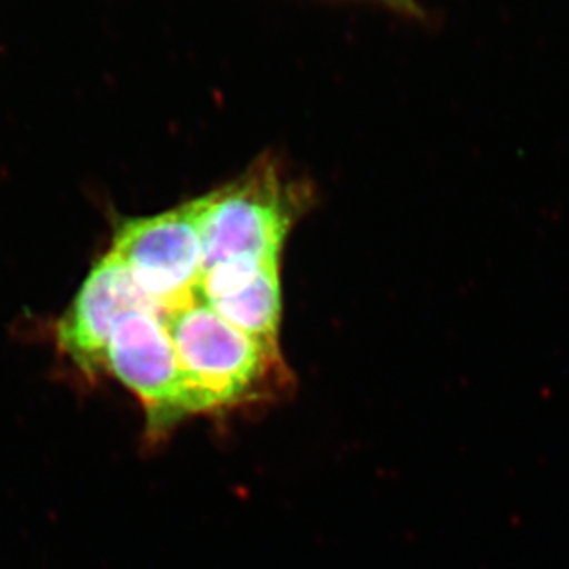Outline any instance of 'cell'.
I'll return each mask as SVG.
<instances>
[{
    "instance_id": "cell-3",
    "label": "cell",
    "mask_w": 569,
    "mask_h": 569,
    "mask_svg": "<svg viewBox=\"0 0 569 569\" xmlns=\"http://www.w3.org/2000/svg\"><path fill=\"white\" fill-rule=\"evenodd\" d=\"M111 252L164 317L198 300L203 241L198 197L148 217H116Z\"/></svg>"
},
{
    "instance_id": "cell-5",
    "label": "cell",
    "mask_w": 569,
    "mask_h": 569,
    "mask_svg": "<svg viewBox=\"0 0 569 569\" xmlns=\"http://www.w3.org/2000/svg\"><path fill=\"white\" fill-rule=\"evenodd\" d=\"M139 306L152 303L138 289L121 259L108 250L89 269L56 323L58 350L83 376H100L111 331L124 312Z\"/></svg>"
},
{
    "instance_id": "cell-2",
    "label": "cell",
    "mask_w": 569,
    "mask_h": 569,
    "mask_svg": "<svg viewBox=\"0 0 569 569\" xmlns=\"http://www.w3.org/2000/svg\"><path fill=\"white\" fill-rule=\"evenodd\" d=\"M311 191L264 153L236 180L198 197L203 269L231 259L281 261L284 241Z\"/></svg>"
},
{
    "instance_id": "cell-6",
    "label": "cell",
    "mask_w": 569,
    "mask_h": 569,
    "mask_svg": "<svg viewBox=\"0 0 569 569\" xmlns=\"http://www.w3.org/2000/svg\"><path fill=\"white\" fill-rule=\"evenodd\" d=\"M281 261L231 259L203 269L198 300L253 339L280 348Z\"/></svg>"
},
{
    "instance_id": "cell-1",
    "label": "cell",
    "mask_w": 569,
    "mask_h": 569,
    "mask_svg": "<svg viewBox=\"0 0 569 569\" xmlns=\"http://www.w3.org/2000/svg\"><path fill=\"white\" fill-rule=\"evenodd\" d=\"M167 322L194 415L256 403L283 387L280 348L226 322L203 301L170 312Z\"/></svg>"
},
{
    "instance_id": "cell-4",
    "label": "cell",
    "mask_w": 569,
    "mask_h": 569,
    "mask_svg": "<svg viewBox=\"0 0 569 569\" xmlns=\"http://www.w3.org/2000/svg\"><path fill=\"white\" fill-rule=\"evenodd\" d=\"M102 373L138 398L150 437L194 415L169 322L156 307H133L119 318L106 345Z\"/></svg>"
},
{
    "instance_id": "cell-7",
    "label": "cell",
    "mask_w": 569,
    "mask_h": 569,
    "mask_svg": "<svg viewBox=\"0 0 569 569\" xmlns=\"http://www.w3.org/2000/svg\"><path fill=\"white\" fill-rule=\"evenodd\" d=\"M387 6L390 10L400 11L403 16L418 17L422 13V0H373Z\"/></svg>"
}]
</instances>
